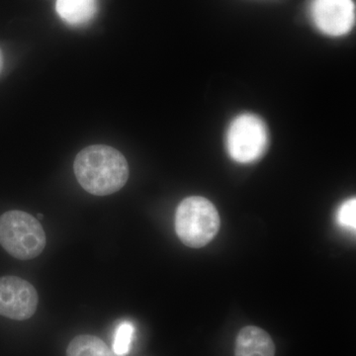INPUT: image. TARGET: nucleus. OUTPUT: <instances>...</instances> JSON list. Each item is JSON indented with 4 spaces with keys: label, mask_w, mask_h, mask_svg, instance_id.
<instances>
[{
    "label": "nucleus",
    "mask_w": 356,
    "mask_h": 356,
    "mask_svg": "<svg viewBox=\"0 0 356 356\" xmlns=\"http://www.w3.org/2000/svg\"><path fill=\"white\" fill-rule=\"evenodd\" d=\"M311 13L318 29L329 36L348 34L355 25L353 0H313Z\"/></svg>",
    "instance_id": "nucleus-6"
},
{
    "label": "nucleus",
    "mask_w": 356,
    "mask_h": 356,
    "mask_svg": "<svg viewBox=\"0 0 356 356\" xmlns=\"http://www.w3.org/2000/svg\"><path fill=\"white\" fill-rule=\"evenodd\" d=\"M38 302V293L31 283L16 276L0 277V315L27 320L34 315Z\"/></svg>",
    "instance_id": "nucleus-5"
},
{
    "label": "nucleus",
    "mask_w": 356,
    "mask_h": 356,
    "mask_svg": "<svg viewBox=\"0 0 356 356\" xmlns=\"http://www.w3.org/2000/svg\"><path fill=\"white\" fill-rule=\"evenodd\" d=\"M268 145L266 123L254 114L236 117L227 134V149L231 158L241 163L261 159Z\"/></svg>",
    "instance_id": "nucleus-4"
},
{
    "label": "nucleus",
    "mask_w": 356,
    "mask_h": 356,
    "mask_svg": "<svg viewBox=\"0 0 356 356\" xmlns=\"http://www.w3.org/2000/svg\"><path fill=\"white\" fill-rule=\"evenodd\" d=\"M337 221L346 228H356V199L346 201L337 213Z\"/></svg>",
    "instance_id": "nucleus-11"
},
{
    "label": "nucleus",
    "mask_w": 356,
    "mask_h": 356,
    "mask_svg": "<svg viewBox=\"0 0 356 356\" xmlns=\"http://www.w3.org/2000/svg\"><path fill=\"white\" fill-rule=\"evenodd\" d=\"M46 234L38 220L23 211H9L0 216V245L20 261H29L43 252Z\"/></svg>",
    "instance_id": "nucleus-3"
},
{
    "label": "nucleus",
    "mask_w": 356,
    "mask_h": 356,
    "mask_svg": "<svg viewBox=\"0 0 356 356\" xmlns=\"http://www.w3.org/2000/svg\"><path fill=\"white\" fill-rule=\"evenodd\" d=\"M135 327L132 323L122 322L115 330L113 337V353L117 356H126L130 353Z\"/></svg>",
    "instance_id": "nucleus-10"
},
{
    "label": "nucleus",
    "mask_w": 356,
    "mask_h": 356,
    "mask_svg": "<svg viewBox=\"0 0 356 356\" xmlns=\"http://www.w3.org/2000/svg\"><path fill=\"white\" fill-rule=\"evenodd\" d=\"M74 175L84 191L96 196H106L123 188L129 178L125 156L114 147L93 145L77 154Z\"/></svg>",
    "instance_id": "nucleus-1"
},
{
    "label": "nucleus",
    "mask_w": 356,
    "mask_h": 356,
    "mask_svg": "<svg viewBox=\"0 0 356 356\" xmlns=\"http://www.w3.org/2000/svg\"><path fill=\"white\" fill-rule=\"evenodd\" d=\"M275 344L266 331L254 325L243 327L236 337L235 356H274Z\"/></svg>",
    "instance_id": "nucleus-7"
},
{
    "label": "nucleus",
    "mask_w": 356,
    "mask_h": 356,
    "mask_svg": "<svg viewBox=\"0 0 356 356\" xmlns=\"http://www.w3.org/2000/svg\"><path fill=\"white\" fill-rule=\"evenodd\" d=\"M67 356H115L99 337L83 334L74 337L67 346Z\"/></svg>",
    "instance_id": "nucleus-9"
},
{
    "label": "nucleus",
    "mask_w": 356,
    "mask_h": 356,
    "mask_svg": "<svg viewBox=\"0 0 356 356\" xmlns=\"http://www.w3.org/2000/svg\"><path fill=\"white\" fill-rule=\"evenodd\" d=\"M99 0H57L56 10L60 19L74 27L88 24L98 13Z\"/></svg>",
    "instance_id": "nucleus-8"
},
{
    "label": "nucleus",
    "mask_w": 356,
    "mask_h": 356,
    "mask_svg": "<svg viewBox=\"0 0 356 356\" xmlns=\"http://www.w3.org/2000/svg\"><path fill=\"white\" fill-rule=\"evenodd\" d=\"M220 225L219 213L208 199L191 196L178 205L175 231L179 240L187 247H205L216 236Z\"/></svg>",
    "instance_id": "nucleus-2"
}]
</instances>
